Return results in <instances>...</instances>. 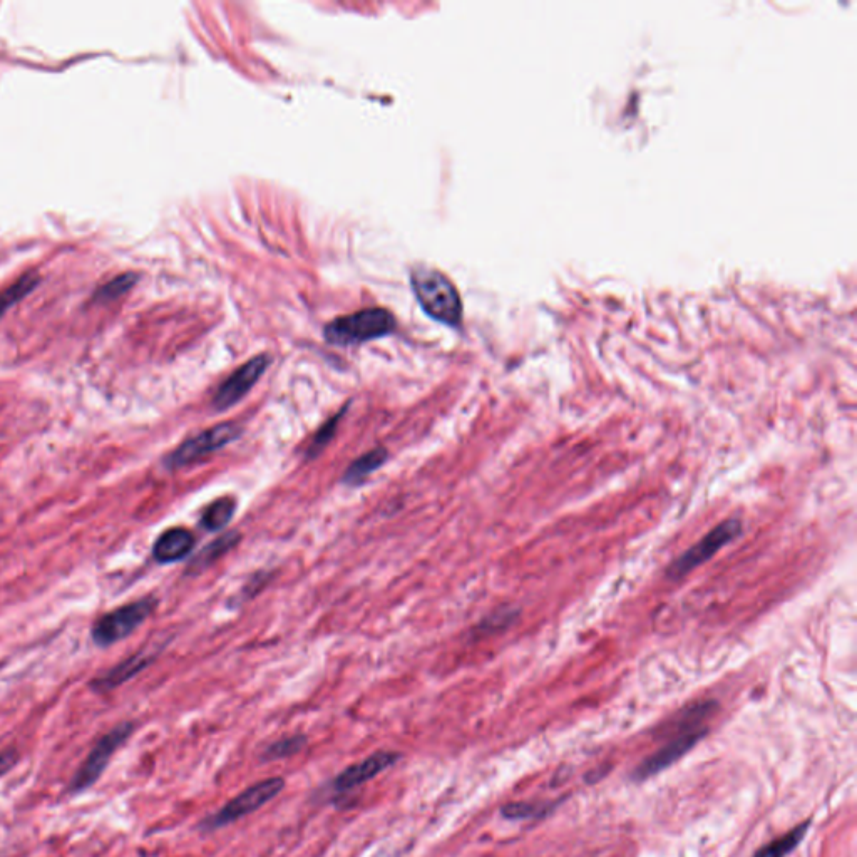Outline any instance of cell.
Masks as SVG:
<instances>
[{
    "mask_svg": "<svg viewBox=\"0 0 857 857\" xmlns=\"http://www.w3.org/2000/svg\"><path fill=\"white\" fill-rule=\"evenodd\" d=\"M387 451L384 447H377L374 451L367 452L359 459H355L344 474V484L347 486H359L364 483L365 479L369 478L370 474L375 473L379 467L384 466L387 461Z\"/></svg>",
    "mask_w": 857,
    "mask_h": 857,
    "instance_id": "obj_13",
    "label": "cell"
},
{
    "mask_svg": "<svg viewBox=\"0 0 857 857\" xmlns=\"http://www.w3.org/2000/svg\"><path fill=\"white\" fill-rule=\"evenodd\" d=\"M154 608H156L154 598H143L109 611L96 621L91 632L93 642L98 647H111L114 643L121 642L153 615Z\"/></svg>",
    "mask_w": 857,
    "mask_h": 857,
    "instance_id": "obj_4",
    "label": "cell"
},
{
    "mask_svg": "<svg viewBox=\"0 0 857 857\" xmlns=\"http://www.w3.org/2000/svg\"><path fill=\"white\" fill-rule=\"evenodd\" d=\"M237 511V503L235 499L220 498L205 509L203 518H201V526L208 531H220L226 528L230 523L233 514Z\"/></svg>",
    "mask_w": 857,
    "mask_h": 857,
    "instance_id": "obj_16",
    "label": "cell"
},
{
    "mask_svg": "<svg viewBox=\"0 0 857 857\" xmlns=\"http://www.w3.org/2000/svg\"><path fill=\"white\" fill-rule=\"evenodd\" d=\"M136 280H138V277H136L134 273H124V275H119V277L113 278L111 282H108L106 285L99 288L98 292H96V298H98V300H103V302L116 300V298L121 297V295H124L128 290H131L134 283H136Z\"/></svg>",
    "mask_w": 857,
    "mask_h": 857,
    "instance_id": "obj_20",
    "label": "cell"
},
{
    "mask_svg": "<svg viewBox=\"0 0 857 857\" xmlns=\"http://www.w3.org/2000/svg\"><path fill=\"white\" fill-rule=\"evenodd\" d=\"M394 329H396V319L389 310L365 308L330 322L324 329V335L329 344L352 345L380 339L392 334Z\"/></svg>",
    "mask_w": 857,
    "mask_h": 857,
    "instance_id": "obj_3",
    "label": "cell"
},
{
    "mask_svg": "<svg viewBox=\"0 0 857 857\" xmlns=\"http://www.w3.org/2000/svg\"><path fill=\"white\" fill-rule=\"evenodd\" d=\"M283 787H285V781L282 777H272L267 781L257 782V784L245 789L242 794H238L235 799H231L216 814L208 817L203 827H206L208 831H213L218 827L228 826L231 822L238 821V819L258 811L260 807L272 801L273 797H277L283 791Z\"/></svg>",
    "mask_w": 857,
    "mask_h": 857,
    "instance_id": "obj_6",
    "label": "cell"
},
{
    "mask_svg": "<svg viewBox=\"0 0 857 857\" xmlns=\"http://www.w3.org/2000/svg\"><path fill=\"white\" fill-rule=\"evenodd\" d=\"M307 745V739L303 735H293V737H285V739L277 740L273 744L268 745L267 749L263 750L262 759L265 762L270 760L287 759L292 755L298 754L300 750Z\"/></svg>",
    "mask_w": 857,
    "mask_h": 857,
    "instance_id": "obj_18",
    "label": "cell"
},
{
    "mask_svg": "<svg viewBox=\"0 0 857 857\" xmlns=\"http://www.w3.org/2000/svg\"><path fill=\"white\" fill-rule=\"evenodd\" d=\"M270 364H272V357L262 354L253 357L247 364L235 370L216 391L213 399L216 411H226L242 401L243 397L252 391L253 385L257 384L260 377L267 372Z\"/></svg>",
    "mask_w": 857,
    "mask_h": 857,
    "instance_id": "obj_9",
    "label": "cell"
},
{
    "mask_svg": "<svg viewBox=\"0 0 857 857\" xmlns=\"http://www.w3.org/2000/svg\"><path fill=\"white\" fill-rule=\"evenodd\" d=\"M342 414L344 412H339L337 416L332 417L330 421L325 422L324 426L320 427L314 439L310 442V446H308L307 459H314V457L320 456V452H324L325 447L329 446V442L334 439L335 432H337Z\"/></svg>",
    "mask_w": 857,
    "mask_h": 857,
    "instance_id": "obj_19",
    "label": "cell"
},
{
    "mask_svg": "<svg viewBox=\"0 0 857 857\" xmlns=\"http://www.w3.org/2000/svg\"><path fill=\"white\" fill-rule=\"evenodd\" d=\"M740 529H742V524H740L739 519H729V521L720 523L709 534H705L704 538L700 539L695 546H692L687 553H683L668 568V575L672 576V578L687 576L690 571L695 570L697 566L704 565L705 561L710 560L717 551L722 550L725 544L737 538L740 534Z\"/></svg>",
    "mask_w": 857,
    "mask_h": 857,
    "instance_id": "obj_8",
    "label": "cell"
},
{
    "mask_svg": "<svg viewBox=\"0 0 857 857\" xmlns=\"http://www.w3.org/2000/svg\"><path fill=\"white\" fill-rule=\"evenodd\" d=\"M17 760H19V754H17L16 750L9 749L0 752V777L6 775L9 770L14 769Z\"/></svg>",
    "mask_w": 857,
    "mask_h": 857,
    "instance_id": "obj_22",
    "label": "cell"
},
{
    "mask_svg": "<svg viewBox=\"0 0 857 857\" xmlns=\"http://www.w3.org/2000/svg\"><path fill=\"white\" fill-rule=\"evenodd\" d=\"M243 427L237 422H225L218 426L210 427L200 432L198 436L186 439L181 446L176 447L170 456L166 457V466L171 469L190 466L193 462L200 461L211 452L218 451L221 447L228 446L230 442L237 441L242 436Z\"/></svg>",
    "mask_w": 857,
    "mask_h": 857,
    "instance_id": "obj_5",
    "label": "cell"
},
{
    "mask_svg": "<svg viewBox=\"0 0 857 857\" xmlns=\"http://www.w3.org/2000/svg\"><path fill=\"white\" fill-rule=\"evenodd\" d=\"M397 759H399V755L394 754V752H387V750L374 752L357 764H352L347 769L342 770L334 781V789L337 792L352 791L355 787L372 781L375 775H379L380 772L392 767L396 764Z\"/></svg>",
    "mask_w": 857,
    "mask_h": 857,
    "instance_id": "obj_10",
    "label": "cell"
},
{
    "mask_svg": "<svg viewBox=\"0 0 857 857\" xmlns=\"http://www.w3.org/2000/svg\"><path fill=\"white\" fill-rule=\"evenodd\" d=\"M501 814L506 819H529V817H534L538 814V806H533V804H508V806H504L501 809Z\"/></svg>",
    "mask_w": 857,
    "mask_h": 857,
    "instance_id": "obj_21",
    "label": "cell"
},
{
    "mask_svg": "<svg viewBox=\"0 0 857 857\" xmlns=\"http://www.w3.org/2000/svg\"><path fill=\"white\" fill-rule=\"evenodd\" d=\"M195 548V536L188 529H168L156 539L153 546L154 560L163 565L185 560Z\"/></svg>",
    "mask_w": 857,
    "mask_h": 857,
    "instance_id": "obj_11",
    "label": "cell"
},
{
    "mask_svg": "<svg viewBox=\"0 0 857 857\" xmlns=\"http://www.w3.org/2000/svg\"><path fill=\"white\" fill-rule=\"evenodd\" d=\"M133 724L118 725L109 734L104 735L98 744L94 745L88 759L77 769L76 775L71 782V792H83L98 781L104 769L108 767L109 760L113 759L114 752L129 739L133 734Z\"/></svg>",
    "mask_w": 857,
    "mask_h": 857,
    "instance_id": "obj_7",
    "label": "cell"
},
{
    "mask_svg": "<svg viewBox=\"0 0 857 857\" xmlns=\"http://www.w3.org/2000/svg\"><path fill=\"white\" fill-rule=\"evenodd\" d=\"M149 662H151V657H149L148 653H138V655L124 660L123 663H119L118 667H114L104 677L98 678L93 683V687L98 692H111L114 688L131 680L134 675H138L143 668L148 667Z\"/></svg>",
    "mask_w": 857,
    "mask_h": 857,
    "instance_id": "obj_12",
    "label": "cell"
},
{
    "mask_svg": "<svg viewBox=\"0 0 857 857\" xmlns=\"http://www.w3.org/2000/svg\"><path fill=\"white\" fill-rule=\"evenodd\" d=\"M714 707V702H704V704L693 705L692 709L685 710L682 714V720L678 722V729H682V734L677 735L665 747L650 755L648 759L643 760L642 764L638 765L637 770L633 772V779L645 781L648 777L667 769L673 762H677L680 757L687 754L688 750L692 749L693 745L697 744L698 740L707 734V730H698L697 727L705 717L712 714Z\"/></svg>",
    "mask_w": 857,
    "mask_h": 857,
    "instance_id": "obj_2",
    "label": "cell"
},
{
    "mask_svg": "<svg viewBox=\"0 0 857 857\" xmlns=\"http://www.w3.org/2000/svg\"><path fill=\"white\" fill-rule=\"evenodd\" d=\"M411 285L417 302L431 319L457 327L462 319V302L454 283L436 268L414 267Z\"/></svg>",
    "mask_w": 857,
    "mask_h": 857,
    "instance_id": "obj_1",
    "label": "cell"
},
{
    "mask_svg": "<svg viewBox=\"0 0 857 857\" xmlns=\"http://www.w3.org/2000/svg\"><path fill=\"white\" fill-rule=\"evenodd\" d=\"M41 278L36 272H29L17 278L16 282L9 285L6 290L0 292V317L6 314L7 310L21 302L22 298L26 297L27 293H31L34 288L39 285Z\"/></svg>",
    "mask_w": 857,
    "mask_h": 857,
    "instance_id": "obj_17",
    "label": "cell"
},
{
    "mask_svg": "<svg viewBox=\"0 0 857 857\" xmlns=\"http://www.w3.org/2000/svg\"><path fill=\"white\" fill-rule=\"evenodd\" d=\"M238 539H240V534L233 533V531L223 534L221 538L215 539L210 546H206L205 550L201 551L200 555L196 556V560L191 563L190 570H206L208 566L220 560L221 556L226 555L233 546H237Z\"/></svg>",
    "mask_w": 857,
    "mask_h": 857,
    "instance_id": "obj_15",
    "label": "cell"
},
{
    "mask_svg": "<svg viewBox=\"0 0 857 857\" xmlns=\"http://www.w3.org/2000/svg\"><path fill=\"white\" fill-rule=\"evenodd\" d=\"M809 826H811V821L802 822L799 826L786 832L784 836L777 837L767 846L760 847L759 851L755 852L754 857H786L789 852L794 851L801 844Z\"/></svg>",
    "mask_w": 857,
    "mask_h": 857,
    "instance_id": "obj_14",
    "label": "cell"
}]
</instances>
